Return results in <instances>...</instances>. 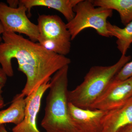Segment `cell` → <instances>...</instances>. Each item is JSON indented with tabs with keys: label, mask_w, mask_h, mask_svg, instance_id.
<instances>
[{
	"label": "cell",
	"mask_w": 132,
	"mask_h": 132,
	"mask_svg": "<svg viewBox=\"0 0 132 132\" xmlns=\"http://www.w3.org/2000/svg\"><path fill=\"white\" fill-rule=\"evenodd\" d=\"M0 44V65L9 77L13 76V59H16L18 70L25 75L26 82L21 93L27 97L44 82L51 79L57 71L71 64V59L49 52L38 42L12 32H4Z\"/></svg>",
	"instance_id": "obj_1"
},
{
	"label": "cell",
	"mask_w": 132,
	"mask_h": 132,
	"mask_svg": "<svg viewBox=\"0 0 132 132\" xmlns=\"http://www.w3.org/2000/svg\"><path fill=\"white\" fill-rule=\"evenodd\" d=\"M69 65L53 75L41 126L46 132H80L71 120L68 99Z\"/></svg>",
	"instance_id": "obj_2"
},
{
	"label": "cell",
	"mask_w": 132,
	"mask_h": 132,
	"mask_svg": "<svg viewBox=\"0 0 132 132\" xmlns=\"http://www.w3.org/2000/svg\"><path fill=\"white\" fill-rule=\"evenodd\" d=\"M131 59L130 55H121L119 61L112 65L92 67L80 85L68 91L69 102L80 108L89 109Z\"/></svg>",
	"instance_id": "obj_3"
},
{
	"label": "cell",
	"mask_w": 132,
	"mask_h": 132,
	"mask_svg": "<svg viewBox=\"0 0 132 132\" xmlns=\"http://www.w3.org/2000/svg\"><path fill=\"white\" fill-rule=\"evenodd\" d=\"M112 10L95 6L91 0H81L73 9L75 15L66 24L73 40L84 29H94L99 35L109 38L107 19L112 16Z\"/></svg>",
	"instance_id": "obj_4"
},
{
	"label": "cell",
	"mask_w": 132,
	"mask_h": 132,
	"mask_svg": "<svg viewBox=\"0 0 132 132\" xmlns=\"http://www.w3.org/2000/svg\"><path fill=\"white\" fill-rule=\"evenodd\" d=\"M27 11V9L20 2L19 7L15 8L0 2V21L5 32L24 34L33 42H38L40 37L38 26L28 19Z\"/></svg>",
	"instance_id": "obj_5"
},
{
	"label": "cell",
	"mask_w": 132,
	"mask_h": 132,
	"mask_svg": "<svg viewBox=\"0 0 132 132\" xmlns=\"http://www.w3.org/2000/svg\"><path fill=\"white\" fill-rule=\"evenodd\" d=\"M132 98V77L124 80L113 79L89 109L108 111L122 106Z\"/></svg>",
	"instance_id": "obj_6"
},
{
	"label": "cell",
	"mask_w": 132,
	"mask_h": 132,
	"mask_svg": "<svg viewBox=\"0 0 132 132\" xmlns=\"http://www.w3.org/2000/svg\"><path fill=\"white\" fill-rule=\"evenodd\" d=\"M50 80L46 81L37 90L25 98L24 119L13 128L12 132H41L37 127L36 120L43 97L50 86Z\"/></svg>",
	"instance_id": "obj_7"
},
{
	"label": "cell",
	"mask_w": 132,
	"mask_h": 132,
	"mask_svg": "<svg viewBox=\"0 0 132 132\" xmlns=\"http://www.w3.org/2000/svg\"><path fill=\"white\" fill-rule=\"evenodd\" d=\"M71 120L80 132H102L107 111L80 108L69 102Z\"/></svg>",
	"instance_id": "obj_8"
},
{
	"label": "cell",
	"mask_w": 132,
	"mask_h": 132,
	"mask_svg": "<svg viewBox=\"0 0 132 132\" xmlns=\"http://www.w3.org/2000/svg\"><path fill=\"white\" fill-rule=\"evenodd\" d=\"M37 21L39 38L71 43L70 33L60 17L56 15L42 14L39 15Z\"/></svg>",
	"instance_id": "obj_9"
},
{
	"label": "cell",
	"mask_w": 132,
	"mask_h": 132,
	"mask_svg": "<svg viewBox=\"0 0 132 132\" xmlns=\"http://www.w3.org/2000/svg\"><path fill=\"white\" fill-rule=\"evenodd\" d=\"M132 124V98L122 106L107 111L102 132H118Z\"/></svg>",
	"instance_id": "obj_10"
},
{
	"label": "cell",
	"mask_w": 132,
	"mask_h": 132,
	"mask_svg": "<svg viewBox=\"0 0 132 132\" xmlns=\"http://www.w3.org/2000/svg\"><path fill=\"white\" fill-rule=\"evenodd\" d=\"M81 0H20V2L27 9L31 14L32 8L35 6L46 7L53 9L61 13L68 22L74 17L75 7Z\"/></svg>",
	"instance_id": "obj_11"
},
{
	"label": "cell",
	"mask_w": 132,
	"mask_h": 132,
	"mask_svg": "<svg viewBox=\"0 0 132 132\" xmlns=\"http://www.w3.org/2000/svg\"><path fill=\"white\" fill-rule=\"evenodd\" d=\"M25 107V97L21 93L16 94L10 106L0 111V126L7 123H13L15 126L20 124L24 119Z\"/></svg>",
	"instance_id": "obj_12"
},
{
	"label": "cell",
	"mask_w": 132,
	"mask_h": 132,
	"mask_svg": "<svg viewBox=\"0 0 132 132\" xmlns=\"http://www.w3.org/2000/svg\"><path fill=\"white\" fill-rule=\"evenodd\" d=\"M93 2L95 6L116 10L125 26L132 21V0H95Z\"/></svg>",
	"instance_id": "obj_13"
},
{
	"label": "cell",
	"mask_w": 132,
	"mask_h": 132,
	"mask_svg": "<svg viewBox=\"0 0 132 132\" xmlns=\"http://www.w3.org/2000/svg\"><path fill=\"white\" fill-rule=\"evenodd\" d=\"M121 28L115 25L108 22V31L110 37L117 38V48L121 55H126L128 50L132 43V21Z\"/></svg>",
	"instance_id": "obj_14"
},
{
	"label": "cell",
	"mask_w": 132,
	"mask_h": 132,
	"mask_svg": "<svg viewBox=\"0 0 132 132\" xmlns=\"http://www.w3.org/2000/svg\"><path fill=\"white\" fill-rule=\"evenodd\" d=\"M44 48L49 52L65 56L71 51V43L39 38L38 42Z\"/></svg>",
	"instance_id": "obj_15"
},
{
	"label": "cell",
	"mask_w": 132,
	"mask_h": 132,
	"mask_svg": "<svg viewBox=\"0 0 132 132\" xmlns=\"http://www.w3.org/2000/svg\"><path fill=\"white\" fill-rule=\"evenodd\" d=\"M132 77V61L127 62L123 66L115 76L113 79L124 80Z\"/></svg>",
	"instance_id": "obj_16"
},
{
	"label": "cell",
	"mask_w": 132,
	"mask_h": 132,
	"mask_svg": "<svg viewBox=\"0 0 132 132\" xmlns=\"http://www.w3.org/2000/svg\"><path fill=\"white\" fill-rule=\"evenodd\" d=\"M7 76L1 67H0V85H4L6 83Z\"/></svg>",
	"instance_id": "obj_17"
},
{
	"label": "cell",
	"mask_w": 132,
	"mask_h": 132,
	"mask_svg": "<svg viewBox=\"0 0 132 132\" xmlns=\"http://www.w3.org/2000/svg\"><path fill=\"white\" fill-rule=\"evenodd\" d=\"M7 3L10 7L15 8L19 7L20 4V1L18 0H8Z\"/></svg>",
	"instance_id": "obj_18"
},
{
	"label": "cell",
	"mask_w": 132,
	"mask_h": 132,
	"mask_svg": "<svg viewBox=\"0 0 132 132\" xmlns=\"http://www.w3.org/2000/svg\"><path fill=\"white\" fill-rule=\"evenodd\" d=\"M5 86L4 85H0V110L3 108L5 105L4 99L3 97V88Z\"/></svg>",
	"instance_id": "obj_19"
},
{
	"label": "cell",
	"mask_w": 132,
	"mask_h": 132,
	"mask_svg": "<svg viewBox=\"0 0 132 132\" xmlns=\"http://www.w3.org/2000/svg\"><path fill=\"white\" fill-rule=\"evenodd\" d=\"M118 132H132V124L123 128Z\"/></svg>",
	"instance_id": "obj_20"
},
{
	"label": "cell",
	"mask_w": 132,
	"mask_h": 132,
	"mask_svg": "<svg viewBox=\"0 0 132 132\" xmlns=\"http://www.w3.org/2000/svg\"><path fill=\"white\" fill-rule=\"evenodd\" d=\"M4 32H5V31H4L3 26L0 21V44L2 42V35Z\"/></svg>",
	"instance_id": "obj_21"
},
{
	"label": "cell",
	"mask_w": 132,
	"mask_h": 132,
	"mask_svg": "<svg viewBox=\"0 0 132 132\" xmlns=\"http://www.w3.org/2000/svg\"><path fill=\"white\" fill-rule=\"evenodd\" d=\"M0 132H8L4 125L0 126Z\"/></svg>",
	"instance_id": "obj_22"
}]
</instances>
